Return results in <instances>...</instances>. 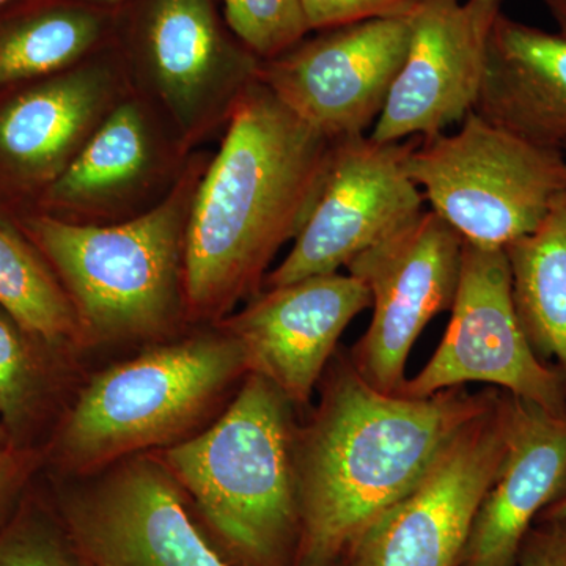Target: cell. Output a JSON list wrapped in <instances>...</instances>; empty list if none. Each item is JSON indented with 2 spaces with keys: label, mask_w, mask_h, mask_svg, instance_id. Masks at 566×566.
Instances as JSON below:
<instances>
[{
  "label": "cell",
  "mask_w": 566,
  "mask_h": 566,
  "mask_svg": "<svg viewBox=\"0 0 566 566\" xmlns=\"http://www.w3.org/2000/svg\"><path fill=\"white\" fill-rule=\"evenodd\" d=\"M504 3L430 0L412 18L408 55L370 134L375 140L427 139L474 112Z\"/></svg>",
  "instance_id": "obj_14"
},
{
  "label": "cell",
  "mask_w": 566,
  "mask_h": 566,
  "mask_svg": "<svg viewBox=\"0 0 566 566\" xmlns=\"http://www.w3.org/2000/svg\"><path fill=\"white\" fill-rule=\"evenodd\" d=\"M230 31L260 61H271L311 32L301 0H223Z\"/></svg>",
  "instance_id": "obj_23"
},
{
  "label": "cell",
  "mask_w": 566,
  "mask_h": 566,
  "mask_svg": "<svg viewBox=\"0 0 566 566\" xmlns=\"http://www.w3.org/2000/svg\"><path fill=\"white\" fill-rule=\"evenodd\" d=\"M114 73L84 63L18 93L0 109V161L28 182L55 180L109 114Z\"/></svg>",
  "instance_id": "obj_17"
},
{
  "label": "cell",
  "mask_w": 566,
  "mask_h": 566,
  "mask_svg": "<svg viewBox=\"0 0 566 566\" xmlns=\"http://www.w3.org/2000/svg\"><path fill=\"white\" fill-rule=\"evenodd\" d=\"M84 2L99 9V7L115 6V3L122 2V0H84Z\"/></svg>",
  "instance_id": "obj_31"
},
{
  "label": "cell",
  "mask_w": 566,
  "mask_h": 566,
  "mask_svg": "<svg viewBox=\"0 0 566 566\" xmlns=\"http://www.w3.org/2000/svg\"><path fill=\"white\" fill-rule=\"evenodd\" d=\"M411 36L409 18L331 29L262 62L259 80L329 139L363 136L385 109Z\"/></svg>",
  "instance_id": "obj_12"
},
{
  "label": "cell",
  "mask_w": 566,
  "mask_h": 566,
  "mask_svg": "<svg viewBox=\"0 0 566 566\" xmlns=\"http://www.w3.org/2000/svg\"><path fill=\"white\" fill-rule=\"evenodd\" d=\"M132 54L142 81L185 139L229 118L262 66L227 33L212 0H139Z\"/></svg>",
  "instance_id": "obj_13"
},
{
  "label": "cell",
  "mask_w": 566,
  "mask_h": 566,
  "mask_svg": "<svg viewBox=\"0 0 566 566\" xmlns=\"http://www.w3.org/2000/svg\"><path fill=\"white\" fill-rule=\"evenodd\" d=\"M480 117L539 147H566V36L502 13L491 33Z\"/></svg>",
  "instance_id": "obj_18"
},
{
  "label": "cell",
  "mask_w": 566,
  "mask_h": 566,
  "mask_svg": "<svg viewBox=\"0 0 566 566\" xmlns=\"http://www.w3.org/2000/svg\"><path fill=\"white\" fill-rule=\"evenodd\" d=\"M513 303L528 344L566 379V189L531 233L505 248Z\"/></svg>",
  "instance_id": "obj_19"
},
{
  "label": "cell",
  "mask_w": 566,
  "mask_h": 566,
  "mask_svg": "<svg viewBox=\"0 0 566 566\" xmlns=\"http://www.w3.org/2000/svg\"><path fill=\"white\" fill-rule=\"evenodd\" d=\"M74 479L63 526L88 566H234L205 535L158 453Z\"/></svg>",
  "instance_id": "obj_8"
},
{
  "label": "cell",
  "mask_w": 566,
  "mask_h": 566,
  "mask_svg": "<svg viewBox=\"0 0 566 566\" xmlns=\"http://www.w3.org/2000/svg\"><path fill=\"white\" fill-rule=\"evenodd\" d=\"M0 308L55 348H80L76 312L54 271L31 244L0 222Z\"/></svg>",
  "instance_id": "obj_22"
},
{
  "label": "cell",
  "mask_w": 566,
  "mask_h": 566,
  "mask_svg": "<svg viewBox=\"0 0 566 566\" xmlns=\"http://www.w3.org/2000/svg\"><path fill=\"white\" fill-rule=\"evenodd\" d=\"M565 486L566 416L513 397L505 455L458 566H515L536 517Z\"/></svg>",
  "instance_id": "obj_16"
},
{
  "label": "cell",
  "mask_w": 566,
  "mask_h": 566,
  "mask_svg": "<svg viewBox=\"0 0 566 566\" xmlns=\"http://www.w3.org/2000/svg\"><path fill=\"white\" fill-rule=\"evenodd\" d=\"M452 318L433 357L395 395L424 398L486 382L566 416L564 371L547 367L528 344L517 319L505 249L464 243Z\"/></svg>",
  "instance_id": "obj_9"
},
{
  "label": "cell",
  "mask_w": 566,
  "mask_h": 566,
  "mask_svg": "<svg viewBox=\"0 0 566 566\" xmlns=\"http://www.w3.org/2000/svg\"><path fill=\"white\" fill-rule=\"evenodd\" d=\"M513 397L494 389L422 479L346 551L352 566H458L509 442Z\"/></svg>",
  "instance_id": "obj_7"
},
{
  "label": "cell",
  "mask_w": 566,
  "mask_h": 566,
  "mask_svg": "<svg viewBox=\"0 0 566 566\" xmlns=\"http://www.w3.org/2000/svg\"><path fill=\"white\" fill-rule=\"evenodd\" d=\"M463 252V238L428 210L346 264L371 294L370 326L348 354L368 385L392 395L403 386L424 326L452 311Z\"/></svg>",
  "instance_id": "obj_11"
},
{
  "label": "cell",
  "mask_w": 566,
  "mask_h": 566,
  "mask_svg": "<svg viewBox=\"0 0 566 566\" xmlns=\"http://www.w3.org/2000/svg\"><path fill=\"white\" fill-rule=\"evenodd\" d=\"M430 0H301L311 31L374 20L416 18Z\"/></svg>",
  "instance_id": "obj_26"
},
{
  "label": "cell",
  "mask_w": 566,
  "mask_h": 566,
  "mask_svg": "<svg viewBox=\"0 0 566 566\" xmlns=\"http://www.w3.org/2000/svg\"><path fill=\"white\" fill-rule=\"evenodd\" d=\"M11 2V0H0V7L6 6V3Z\"/></svg>",
  "instance_id": "obj_33"
},
{
  "label": "cell",
  "mask_w": 566,
  "mask_h": 566,
  "mask_svg": "<svg viewBox=\"0 0 566 566\" xmlns=\"http://www.w3.org/2000/svg\"><path fill=\"white\" fill-rule=\"evenodd\" d=\"M368 307L370 290L352 274L334 273L264 289L243 311L216 324L243 346L251 374L270 379L303 408L342 334Z\"/></svg>",
  "instance_id": "obj_15"
},
{
  "label": "cell",
  "mask_w": 566,
  "mask_h": 566,
  "mask_svg": "<svg viewBox=\"0 0 566 566\" xmlns=\"http://www.w3.org/2000/svg\"><path fill=\"white\" fill-rule=\"evenodd\" d=\"M536 521H566V486L564 491L539 513Z\"/></svg>",
  "instance_id": "obj_29"
},
{
  "label": "cell",
  "mask_w": 566,
  "mask_h": 566,
  "mask_svg": "<svg viewBox=\"0 0 566 566\" xmlns=\"http://www.w3.org/2000/svg\"><path fill=\"white\" fill-rule=\"evenodd\" d=\"M543 3L557 22L558 33L566 36V0H543Z\"/></svg>",
  "instance_id": "obj_30"
},
{
  "label": "cell",
  "mask_w": 566,
  "mask_h": 566,
  "mask_svg": "<svg viewBox=\"0 0 566 566\" xmlns=\"http://www.w3.org/2000/svg\"><path fill=\"white\" fill-rule=\"evenodd\" d=\"M296 409L270 379L249 374L210 424L156 452L234 566H294Z\"/></svg>",
  "instance_id": "obj_3"
},
{
  "label": "cell",
  "mask_w": 566,
  "mask_h": 566,
  "mask_svg": "<svg viewBox=\"0 0 566 566\" xmlns=\"http://www.w3.org/2000/svg\"><path fill=\"white\" fill-rule=\"evenodd\" d=\"M153 140L139 104L112 107L81 151L48 189L50 203L91 210L118 199L150 169Z\"/></svg>",
  "instance_id": "obj_20"
},
{
  "label": "cell",
  "mask_w": 566,
  "mask_h": 566,
  "mask_svg": "<svg viewBox=\"0 0 566 566\" xmlns=\"http://www.w3.org/2000/svg\"><path fill=\"white\" fill-rule=\"evenodd\" d=\"M200 177L188 175L150 211L118 226L52 216L29 221L36 248L69 294L82 346L172 340L186 318V229Z\"/></svg>",
  "instance_id": "obj_5"
},
{
  "label": "cell",
  "mask_w": 566,
  "mask_h": 566,
  "mask_svg": "<svg viewBox=\"0 0 566 566\" xmlns=\"http://www.w3.org/2000/svg\"><path fill=\"white\" fill-rule=\"evenodd\" d=\"M564 151H565V155H566V147H565V150H564Z\"/></svg>",
  "instance_id": "obj_34"
},
{
  "label": "cell",
  "mask_w": 566,
  "mask_h": 566,
  "mask_svg": "<svg viewBox=\"0 0 566 566\" xmlns=\"http://www.w3.org/2000/svg\"><path fill=\"white\" fill-rule=\"evenodd\" d=\"M408 172L464 243L505 249L531 233L566 189V155L471 112L453 134L419 142Z\"/></svg>",
  "instance_id": "obj_6"
},
{
  "label": "cell",
  "mask_w": 566,
  "mask_h": 566,
  "mask_svg": "<svg viewBox=\"0 0 566 566\" xmlns=\"http://www.w3.org/2000/svg\"><path fill=\"white\" fill-rule=\"evenodd\" d=\"M314 415L297 427L301 535L294 566H331L422 479L494 389L424 398L381 392L334 354Z\"/></svg>",
  "instance_id": "obj_2"
},
{
  "label": "cell",
  "mask_w": 566,
  "mask_h": 566,
  "mask_svg": "<svg viewBox=\"0 0 566 566\" xmlns=\"http://www.w3.org/2000/svg\"><path fill=\"white\" fill-rule=\"evenodd\" d=\"M0 566H88L66 532L25 517L0 535Z\"/></svg>",
  "instance_id": "obj_25"
},
{
  "label": "cell",
  "mask_w": 566,
  "mask_h": 566,
  "mask_svg": "<svg viewBox=\"0 0 566 566\" xmlns=\"http://www.w3.org/2000/svg\"><path fill=\"white\" fill-rule=\"evenodd\" d=\"M35 465V455L18 449L0 450V506L21 486Z\"/></svg>",
  "instance_id": "obj_28"
},
{
  "label": "cell",
  "mask_w": 566,
  "mask_h": 566,
  "mask_svg": "<svg viewBox=\"0 0 566 566\" xmlns=\"http://www.w3.org/2000/svg\"><path fill=\"white\" fill-rule=\"evenodd\" d=\"M515 566H566V521H536L521 543Z\"/></svg>",
  "instance_id": "obj_27"
},
{
  "label": "cell",
  "mask_w": 566,
  "mask_h": 566,
  "mask_svg": "<svg viewBox=\"0 0 566 566\" xmlns=\"http://www.w3.org/2000/svg\"><path fill=\"white\" fill-rule=\"evenodd\" d=\"M2 417V415H0ZM0 444H2V427H0ZM0 450H3L2 447H0Z\"/></svg>",
  "instance_id": "obj_32"
},
{
  "label": "cell",
  "mask_w": 566,
  "mask_h": 566,
  "mask_svg": "<svg viewBox=\"0 0 566 566\" xmlns=\"http://www.w3.org/2000/svg\"><path fill=\"white\" fill-rule=\"evenodd\" d=\"M29 337L33 335L0 308V415L13 431L31 419L43 386V371Z\"/></svg>",
  "instance_id": "obj_24"
},
{
  "label": "cell",
  "mask_w": 566,
  "mask_h": 566,
  "mask_svg": "<svg viewBox=\"0 0 566 566\" xmlns=\"http://www.w3.org/2000/svg\"><path fill=\"white\" fill-rule=\"evenodd\" d=\"M249 371L221 326L147 346L85 382L63 419L55 455L74 476L191 438L221 415Z\"/></svg>",
  "instance_id": "obj_4"
},
{
  "label": "cell",
  "mask_w": 566,
  "mask_h": 566,
  "mask_svg": "<svg viewBox=\"0 0 566 566\" xmlns=\"http://www.w3.org/2000/svg\"><path fill=\"white\" fill-rule=\"evenodd\" d=\"M107 17L88 3H61L0 28V87L73 69L102 41Z\"/></svg>",
  "instance_id": "obj_21"
},
{
  "label": "cell",
  "mask_w": 566,
  "mask_h": 566,
  "mask_svg": "<svg viewBox=\"0 0 566 566\" xmlns=\"http://www.w3.org/2000/svg\"><path fill=\"white\" fill-rule=\"evenodd\" d=\"M218 155L200 177L186 229L188 322L219 323L262 292L326 177L334 140L301 120L262 81L233 104Z\"/></svg>",
  "instance_id": "obj_1"
},
{
  "label": "cell",
  "mask_w": 566,
  "mask_h": 566,
  "mask_svg": "<svg viewBox=\"0 0 566 566\" xmlns=\"http://www.w3.org/2000/svg\"><path fill=\"white\" fill-rule=\"evenodd\" d=\"M420 140L378 142L365 134L334 140L314 207L263 289L338 273L365 249L415 221L424 199L409 177L408 158Z\"/></svg>",
  "instance_id": "obj_10"
}]
</instances>
